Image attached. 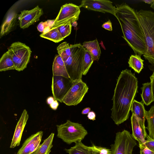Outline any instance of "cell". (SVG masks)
Returning <instances> with one entry per match:
<instances>
[{"mask_svg":"<svg viewBox=\"0 0 154 154\" xmlns=\"http://www.w3.org/2000/svg\"><path fill=\"white\" fill-rule=\"evenodd\" d=\"M138 81L131 70L122 71L118 79L112 98L111 118L119 125L127 120L133 100L138 92Z\"/></svg>","mask_w":154,"mask_h":154,"instance_id":"cell-1","label":"cell"},{"mask_svg":"<svg viewBox=\"0 0 154 154\" xmlns=\"http://www.w3.org/2000/svg\"><path fill=\"white\" fill-rule=\"evenodd\" d=\"M115 16L120 23L122 37L135 54L140 56L146 51L144 33L136 11L125 3L116 5Z\"/></svg>","mask_w":154,"mask_h":154,"instance_id":"cell-2","label":"cell"},{"mask_svg":"<svg viewBox=\"0 0 154 154\" xmlns=\"http://www.w3.org/2000/svg\"><path fill=\"white\" fill-rule=\"evenodd\" d=\"M137 14L145 36L146 51L143 55L151 65H154V12L140 10Z\"/></svg>","mask_w":154,"mask_h":154,"instance_id":"cell-3","label":"cell"},{"mask_svg":"<svg viewBox=\"0 0 154 154\" xmlns=\"http://www.w3.org/2000/svg\"><path fill=\"white\" fill-rule=\"evenodd\" d=\"M70 46L71 54L64 63L70 78L74 81L82 79L85 49L80 43Z\"/></svg>","mask_w":154,"mask_h":154,"instance_id":"cell-4","label":"cell"},{"mask_svg":"<svg viewBox=\"0 0 154 154\" xmlns=\"http://www.w3.org/2000/svg\"><path fill=\"white\" fill-rule=\"evenodd\" d=\"M57 136L67 144L82 141L88 134L82 124L67 120L66 122L57 125Z\"/></svg>","mask_w":154,"mask_h":154,"instance_id":"cell-5","label":"cell"},{"mask_svg":"<svg viewBox=\"0 0 154 154\" xmlns=\"http://www.w3.org/2000/svg\"><path fill=\"white\" fill-rule=\"evenodd\" d=\"M8 51L12 57L15 70L22 71L26 67L32 52L29 46L20 42H16L11 45Z\"/></svg>","mask_w":154,"mask_h":154,"instance_id":"cell-6","label":"cell"},{"mask_svg":"<svg viewBox=\"0 0 154 154\" xmlns=\"http://www.w3.org/2000/svg\"><path fill=\"white\" fill-rule=\"evenodd\" d=\"M136 140L126 130L116 133L114 143L111 145L112 154H131L137 145Z\"/></svg>","mask_w":154,"mask_h":154,"instance_id":"cell-7","label":"cell"},{"mask_svg":"<svg viewBox=\"0 0 154 154\" xmlns=\"http://www.w3.org/2000/svg\"><path fill=\"white\" fill-rule=\"evenodd\" d=\"M88 89V86L82 79L74 81L62 102L69 106L76 105L82 101Z\"/></svg>","mask_w":154,"mask_h":154,"instance_id":"cell-8","label":"cell"},{"mask_svg":"<svg viewBox=\"0 0 154 154\" xmlns=\"http://www.w3.org/2000/svg\"><path fill=\"white\" fill-rule=\"evenodd\" d=\"M73 82L70 78L53 75L51 90L55 100L62 103L64 97L72 86Z\"/></svg>","mask_w":154,"mask_h":154,"instance_id":"cell-9","label":"cell"},{"mask_svg":"<svg viewBox=\"0 0 154 154\" xmlns=\"http://www.w3.org/2000/svg\"><path fill=\"white\" fill-rule=\"evenodd\" d=\"M81 11L79 6L72 3L62 5L55 19L53 27L64 22L70 21L72 23L78 20Z\"/></svg>","mask_w":154,"mask_h":154,"instance_id":"cell-10","label":"cell"},{"mask_svg":"<svg viewBox=\"0 0 154 154\" xmlns=\"http://www.w3.org/2000/svg\"><path fill=\"white\" fill-rule=\"evenodd\" d=\"M79 6L89 10L108 13L114 16L116 11L112 2L108 0H83Z\"/></svg>","mask_w":154,"mask_h":154,"instance_id":"cell-11","label":"cell"},{"mask_svg":"<svg viewBox=\"0 0 154 154\" xmlns=\"http://www.w3.org/2000/svg\"><path fill=\"white\" fill-rule=\"evenodd\" d=\"M43 14L42 8L37 5L29 10H24L20 12L18 15V20L21 28L25 29L39 20Z\"/></svg>","mask_w":154,"mask_h":154,"instance_id":"cell-12","label":"cell"},{"mask_svg":"<svg viewBox=\"0 0 154 154\" xmlns=\"http://www.w3.org/2000/svg\"><path fill=\"white\" fill-rule=\"evenodd\" d=\"M43 132L41 131L27 138L17 154H31L40 146Z\"/></svg>","mask_w":154,"mask_h":154,"instance_id":"cell-13","label":"cell"},{"mask_svg":"<svg viewBox=\"0 0 154 154\" xmlns=\"http://www.w3.org/2000/svg\"><path fill=\"white\" fill-rule=\"evenodd\" d=\"M29 118L27 112L24 109L17 124L12 141L10 146L13 148L20 144L23 132Z\"/></svg>","mask_w":154,"mask_h":154,"instance_id":"cell-14","label":"cell"},{"mask_svg":"<svg viewBox=\"0 0 154 154\" xmlns=\"http://www.w3.org/2000/svg\"><path fill=\"white\" fill-rule=\"evenodd\" d=\"M131 110L137 118L143 133L146 138L148 136L145 125V110L144 103L134 100L131 107Z\"/></svg>","mask_w":154,"mask_h":154,"instance_id":"cell-15","label":"cell"},{"mask_svg":"<svg viewBox=\"0 0 154 154\" xmlns=\"http://www.w3.org/2000/svg\"><path fill=\"white\" fill-rule=\"evenodd\" d=\"M18 15L14 10H11L8 13L1 26L0 38L8 34L14 29L18 19Z\"/></svg>","mask_w":154,"mask_h":154,"instance_id":"cell-16","label":"cell"},{"mask_svg":"<svg viewBox=\"0 0 154 154\" xmlns=\"http://www.w3.org/2000/svg\"><path fill=\"white\" fill-rule=\"evenodd\" d=\"M131 122L132 129V135L134 138L137 141L139 145L144 144L146 138L137 117L132 114L131 117Z\"/></svg>","mask_w":154,"mask_h":154,"instance_id":"cell-17","label":"cell"},{"mask_svg":"<svg viewBox=\"0 0 154 154\" xmlns=\"http://www.w3.org/2000/svg\"><path fill=\"white\" fill-rule=\"evenodd\" d=\"M53 75L70 78L64 63L58 54L55 56L52 66Z\"/></svg>","mask_w":154,"mask_h":154,"instance_id":"cell-18","label":"cell"},{"mask_svg":"<svg viewBox=\"0 0 154 154\" xmlns=\"http://www.w3.org/2000/svg\"><path fill=\"white\" fill-rule=\"evenodd\" d=\"M83 47L91 54L94 61H98L101 54V51L97 39L91 41L85 42Z\"/></svg>","mask_w":154,"mask_h":154,"instance_id":"cell-19","label":"cell"},{"mask_svg":"<svg viewBox=\"0 0 154 154\" xmlns=\"http://www.w3.org/2000/svg\"><path fill=\"white\" fill-rule=\"evenodd\" d=\"M141 88V96L142 102L146 106H148L154 101L152 93V84L150 82L142 84Z\"/></svg>","mask_w":154,"mask_h":154,"instance_id":"cell-20","label":"cell"},{"mask_svg":"<svg viewBox=\"0 0 154 154\" xmlns=\"http://www.w3.org/2000/svg\"><path fill=\"white\" fill-rule=\"evenodd\" d=\"M75 145L69 149H65L69 154H93L91 146L84 145L82 141L75 143Z\"/></svg>","mask_w":154,"mask_h":154,"instance_id":"cell-21","label":"cell"},{"mask_svg":"<svg viewBox=\"0 0 154 154\" xmlns=\"http://www.w3.org/2000/svg\"><path fill=\"white\" fill-rule=\"evenodd\" d=\"M15 69L12 57L8 51L2 55L0 59V71Z\"/></svg>","mask_w":154,"mask_h":154,"instance_id":"cell-22","label":"cell"},{"mask_svg":"<svg viewBox=\"0 0 154 154\" xmlns=\"http://www.w3.org/2000/svg\"><path fill=\"white\" fill-rule=\"evenodd\" d=\"M54 134L52 133L49 136L44 140L39 147L31 154H49L52 144Z\"/></svg>","mask_w":154,"mask_h":154,"instance_id":"cell-23","label":"cell"},{"mask_svg":"<svg viewBox=\"0 0 154 154\" xmlns=\"http://www.w3.org/2000/svg\"><path fill=\"white\" fill-rule=\"evenodd\" d=\"M146 119L147 122V128L149 132L148 137L150 139L154 140V105L151 106L148 111L145 112Z\"/></svg>","mask_w":154,"mask_h":154,"instance_id":"cell-24","label":"cell"},{"mask_svg":"<svg viewBox=\"0 0 154 154\" xmlns=\"http://www.w3.org/2000/svg\"><path fill=\"white\" fill-rule=\"evenodd\" d=\"M143 61L140 56L135 54L131 55L130 57L128 63L129 67L139 74L143 68Z\"/></svg>","mask_w":154,"mask_h":154,"instance_id":"cell-25","label":"cell"},{"mask_svg":"<svg viewBox=\"0 0 154 154\" xmlns=\"http://www.w3.org/2000/svg\"><path fill=\"white\" fill-rule=\"evenodd\" d=\"M40 36L55 43L59 42L64 39L56 27H52L46 32L41 34Z\"/></svg>","mask_w":154,"mask_h":154,"instance_id":"cell-26","label":"cell"},{"mask_svg":"<svg viewBox=\"0 0 154 154\" xmlns=\"http://www.w3.org/2000/svg\"><path fill=\"white\" fill-rule=\"evenodd\" d=\"M57 49L58 55L61 57L64 62L66 61L71 54L70 45L66 42H64L60 44Z\"/></svg>","mask_w":154,"mask_h":154,"instance_id":"cell-27","label":"cell"},{"mask_svg":"<svg viewBox=\"0 0 154 154\" xmlns=\"http://www.w3.org/2000/svg\"><path fill=\"white\" fill-rule=\"evenodd\" d=\"M72 26L71 22L68 21L59 24L55 27H57L63 37L64 38L70 34Z\"/></svg>","mask_w":154,"mask_h":154,"instance_id":"cell-28","label":"cell"},{"mask_svg":"<svg viewBox=\"0 0 154 154\" xmlns=\"http://www.w3.org/2000/svg\"><path fill=\"white\" fill-rule=\"evenodd\" d=\"M94 61L91 53L85 49V54L83 64L82 75H85L87 74L93 64Z\"/></svg>","mask_w":154,"mask_h":154,"instance_id":"cell-29","label":"cell"},{"mask_svg":"<svg viewBox=\"0 0 154 154\" xmlns=\"http://www.w3.org/2000/svg\"><path fill=\"white\" fill-rule=\"evenodd\" d=\"M54 21L55 20H48L45 22H41L37 26L38 30L42 33L47 32L53 27Z\"/></svg>","mask_w":154,"mask_h":154,"instance_id":"cell-30","label":"cell"},{"mask_svg":"<svg viewBox=\"0 0 154 154\" xmlns=\"http://www.w3.org/2000/svg\"><path fill=\"white\" fill-rule=\"evenodd\" d=\"M93 154H112L110 149L97 146L92 144L91 146Z\"/></svg>","mask_w":154,"mask_h":154,"instance_id":"cell-31","label":"cell"},{"mask_svg":"<svg viewBox=\"0 0 154 154\" xmlns=\"http://www.w3.org/2000/svg\"><path fill=\"white\" fill-rule=\"evenodd\" d=\"M146 138L147 140L144 144V145L154 152V140L150 139L148 136Z\"/></svg>","mask_w":154,"mask_h":154,"instance_id":"cell-32","label":"cell"},{"mask_svg":"<svg viewBox=\"0 0 154 154\" xmlns=\"http://www.w3.org/2000/svg\"><path fill=\"white\" fill-rule=\"evenodd\" d=\"M102 27L107 30L110 31H112V23L109 20L108 21L105 22L102 25Z\"/></svg>","mask_w":154,"mask_h":154,"instance_id":"cell-33","label":"cell"},{"mask_svg":"<svg viewBox=\"0 0 154 154\" xmlns=\"http://www.w3.org/2000/svg\"><path fill=\"white\" fill-rule=\"evenodd\" d=\"M87 116L88 119L94 121L96 119V114L93 111H90L88 114Z\"/></svg>","mask_w":154,"mask_h":154,"instance_id":"cell-34","label":"cell"},{"mask_svg":"<svg viewBox=\"0 0 154 154\" xmlns=\"http://www.w3.org/2000/svg\"><path fill=\"white\" fill-rule=\"evenodd\" d=\"M150 82L152 84L153 97L154 100V73H153L150 76Z\"/></svg>","mask_w":154,"mask_h":154,"instance_id":"cell-35","label":"cell"},{"mask_svg":"<svg viewBox=\"0 0 154 154\" xmlns=\"http://www.w3.org/2000/svg\"><path fill=\"white\" fill-rule=\"evenodd\" d=\"M59 105V103L57 100H55L53 103L50 105L51 108L53 110H56Z\"/></svg>","mask_w":154,"mask_h":154,"instance_id":"cell-36","label":"cell"},{"mask_svg":"<svg viewBox=\"0 0 154 154\" xmlns=\"http://www.w3.org/2000/svg\"><path fill=\"white\" fill-rule=\"evenodd\" d=\"M54 100L55 99L53 97L50 96L47 98L46 101L47 104L50 105L53 103Z\"/></svg>","mask_w":154,"mask_h":154,"instance_id":"cell-37","label":"cell"},{"mask_svg":"<svg viewBox=\"0 0 154 154\" xmlns=\"http://www.w3.org/2000/svg\"><path fill=\"white\" fill-rule=\"evenodd\" d=\"M91 108L89 107H87L84 109L82 111V114H88L90 112Z\"/></svg>","mask_w":154,"mask_h":154,"instance_id":"cell-38","label":"cell"},{"mask_svg":"<svg viewBox=\"0 0 154 154\" xmlns=\"http://www.w3.org/2000/svg\"><path fill=\"white\" fill-rule=\"evenodd\" d=\"M141 1L151 5L154 2V0H143Z\"/></svg>","mask_w":154,"mask_h":154,"instance_id":"cell-39","label":"cell"},{"mask_svg":"<svg viewBox=\"0 0 154 154\" xmlns=\"http://www.w3.org/2000/svg\"><path fill=\"white\" fill-rule=\"evenodd\" d=\"M148 67L149 69L154 73V65H149Z\"/></svg>","mask_w":154,"mask_h":154,"instance_id":"cell-40","label":"cell"},{"mask_svg":"<svg viewBox=\"0 0 154 154\" xmlns=\"http://www.w3.org/2000/svg\"><path fill=\"white\" fill-rule=\"evenodd\" d=\"M150 7L152 8L154 10V2L151 5Z\"/></svg>","mask_w":154,"mask_h":154,"instance_id":"cell-41","label":"cell"},{"mask_svg":"<svg viewBox=\"0 0 154 154\" xmlns=\"http://www.w3.org/2000/svg\"><path fill=\"white\" fill-rule=\"evenodd\" d=\"M150 154H154V152H152V153H150Z\"/></svg>","mask_w":154,"mask_h":154,"instance_id":"cell-42","label":"cell"}]
</instances>
